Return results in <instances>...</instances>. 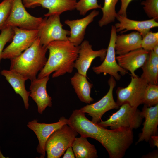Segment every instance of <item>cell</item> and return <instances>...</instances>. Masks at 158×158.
<instances>
[{
	"mask_svg": "<svg viewBox=\"0 0 158 158\" xmlns=\"http://www.w3.org/2000/svg\"><path fill=\"white\" fill-rule=\"evenodd\" d=\"M148 84L140 77L131 76V81L126 87H118L116 103L119 107L127 103L137 108L143 104L145 92Z\"/></svg>",
	"mask_w": 158,
	"mask_h": 158,
	"instance_id": "cell-7",
	"label": "cell"
},
{
	"mask_svg": "<svg viewBox=\"0 0 158 158\" xmlns=\"http://www.w3.org/2000/svg\"><path fill=\"white\" fill-rule=\"evenodd\" d=\"M86 77L77 72L70 80L71 84L80 100L85 103L90 104L94 101L90 96L93 85L88 81Z\"/></svg>",
	"mask_w": 158,
	"mask_h": 158,
	"instance_id": "cell-22",
	"label": "cell"
},
{
	"mask_svg": "<svg viewBox=\"0 0 158 158\" xmlns=\"http://www.w3.org/2000/svg\"><path fill=\"white\" fill-rule=\"evenodd\" d=\"M49 79V76H47L36 78L31 81L30 96L36 103L38 111L40 114H42L47 107L52 106V98L47 90V85Z\"/></svg>",
	"mask_w": 158,
	"mask_h": 158,
	"instance_id": "cell-14",
	"label": "cell"
},
{
	"mask_svg": "<svg viewBox=\"0 0 158 158\" xmlns=\"http://www.w3.org/2000/svg\"><path fill=\"white\" fill-rule=\"evenodd\" d=\"M92 47L88 41L83 40L79 45L78 57L75 62L74 68L77 70L78 72L86 77L93 61L99 57L102 61L107 51V49L104 48L94 51Z\"/></svg>",
	"mask_w": 158,
	"mask_h": 158,
	"instance_id": "cell-13",
	"label": "cell"
},
{
	"mask_svg": "<svg viewBox=\"0 0 158 158\" xmlns=\"http://www.w3.org/2000/svg\"><path fill=\"white\" fill-rule=\"evenodd\" d=\"M147 16L151 19L158 20V0H144L141 3Z\"/></svg>",
	"mask_w": 158,
	"mask_h": 158,
	"instance_id": "cell-28",
	"label": "cell"
},
{
	"mask_svg": "<svg viewBox=\"0 0 158 158\" xmlns=\"http://www.w3.org/2000/svg\"><path fill=\"white\" fill-rule=\"evenodd\" d=\"M68 119L64 117H61L56 122L51 123H40L36 119L29 122L27 126L36 134L39 141L36 150L44 158L45 155V149L46 142L49 136L56 130L65 124H67Z\"/></svg>",
	"mask_w": 158,
	"mask_h": 158,
	"instance_id": "cell-12",
	"label": "cell"
},
{
	"mask_svg": "<svg viewBox=\"0 0 158 158\" xmlns=\"http://www.w3.org/2000/svg\"><path fill=\"white\" fill-rule=\"evenodd\" d=\"M43 18L30 14L26 10L22 0H13L11 11L4 28L17 27L27 30H38Z\"/></svg>",
	"mask_w": 158,
	"mask_h": 158,
	"instance_id": "cell-6",
	"label": "cell"
},
{
	"mask_svg": "<svg viewBox=\"0 0 158 158\" xmlns=\"http://www.w3.org/2000/svg\"><path fill=\"white\" fill-rule=\"evenodd\" d=\"M76 0H39L35 2L30 8L41 6L47 9L48 12L44 15L45 17L51 16H60L63 12L75 9Z\"/></svg>",
	"mask_w": 158,
	"mask_h": 158,
	"instance_id": "cell-21",
	"label": "cell"
},
{
	"mask_svg": "<svg viewBox=\"0 0 158 158\" xmlns=\"http://www.w3.org/2000/svg\"><path fill=\"white\" fill-rule=\"evenodd\" d=\"M38 30V37L40 43L46 46L54 41H68V36L70 33V31L63 28L59 15L43 18Z\"/></svg>",
	"mask_w": 158,
	"mask_h": 158,
	"instance_id": "cell-9",
	"label": "cell"
},
{
	"mask_svg": "<svg viewBox=\"0 0 158 158\" xmlns=\"http://www.w3.org/2000/svg\"><path fill=\"white\" fill-rule=\"evenodd\" d=\"M141 114L143 118H145V121L137 143L143 141L148 142L151 136L156 135L158 125V104L151 107L144 104Z\"/></svg>",
	"mask_w": 158,
	"mask_h": 158,
	"instance_id": "cell-18",
	"label": "cell"
},
{
	"mask_svg": "<svg viewBox=\"0 0 158 158\" xmlns=\"http://www.w3.org/2000/svg\"><path fill=\"white\" fill-rule=\"evenodd\" d=\"M158 45V32H153L150 31L142 37L141 48L149 51L153 50L154 47Z\"/></svg>",
	"mask_w": 158,
	"mask_h": 158,
	"instance_id": "cell-29",
	"label": "cell"
},
{
	"mask_svg": "<svg viewBox=\"0 0 158 158\" xmlns=\"http://www.w3.org/2000/svg\"><path fill=\"white\" fill-rule=\"evenodd\" d=\"M39 0H23L22 2L25 7L30 8L31 6L35 2Z\"/></svg>",
	"mask_w": 158,
	"mask_h": 158,
	"instance_id": "cell-34",
	"label": "cell"
},
{
	"mask_svg": "<svg viewBox=\"0 0 158 158\" xmlns=\"http://www.w3.org/2000/svg\"><path fill=\"white\" fill-rule=\"evenodd\" d=\"M0 74L4 76L11 85L15 93L22 98L25 108L28 109L29 106V97L30 91H27L25 83L27 79L20 74L12 70H3Z\"/></svg>",
	"mask_w": 158,
	"mask_h": 158,
	"instance_id": "cell-20",
	"label": "cell"
},
{
	"mask_svg": "<svg viewBox=\"0 0 158 158\" xmlns=\"http://www.w3.org/2000/svg\"><path fill=\"white\" fill-rule=\"evenodd\" d=\"M67 124L81 136L99 141L106 149L110 158H123L133 142V130L107 129L90 121L80 109L73 111Z\"/></svg>",
	"mask_w": 158,
	"mask_h": 158,
	"instance_id": "cell-1",
	"label": "cell"
},
{
	"mask_svg": "<svg viewBox=\"0 0 158 158\" xmlns=\"http://www.w3.org/2000/svg\"><path fill=\"white\" fill-rule=\"evenodd\" d=\"M149 51L140 48L125 54L116 57L118 64L122 68L129 71L132 76H138L135 71L144 65L149 56Z\"/></svg>",
	"mask_w": 158,
	"mask_h": 158,
	"instance_id": "cell-16",
	"label": "cell"
},
{
	"mask_svg": "<svg viewBox=\"0 0 158 158\" xmlns=\"http://www.w3.org/2000/svg\"><path fill=\"white\" fill-rule=\"evenodd\" d=\"M102 6L98 4L97 0H80L77 2L75 9L80 15L84 16L90 10L101 9Z\"/></svg>",
	"mask_w": 158,
	"mask_h": 158,
	"instance_id": "cell-27",
	"label": "cell"
},
{
	"mask_svg": "<svg viewBox=\"0 0 158 158\" xmlns=\"http://www.w3.org/2000/svg\"><path fill=\"white\" fill-rule=\"evenodd\" d=\"M151 138L153 140L154 145V146L158 147V136L153 135L151 136Z\"/></svg>",
	"mask_w": 158,
	"mask_h": 158,
	"instance_id": "cell-35",
	"label": "cell"
},
{
	"mask_svg": "<svg viewBox=\"0 0 158 158\" xmlns=\"http://www.w3.org/2000/svg\"><path fill=\"white\" fill-rule=\"evenodd\" d=\"M141 68L142 73L140 77L148 84L158 85V56L153 50L149 51L148 57Z\"/></svg>",
	"mask_w": 158,
	"mask_h": 158,
	"instance_id": "cell-23",
	"label": "cell"
},
{
	"mask_svg": "<svg viewBox=\"0 0 158 158\" xmlns=\"http://www.w3.org/2000/svg\"><path fill=\"white\" fill-rule=\"evenodd\" d=\"M117 32L114 25H112L110 40L107 49L105 57L100 65L93 66L92 69L97 74H108L113 77L116 80H119L122 75L128 73V71L121 67L117 63L116 59L115 44Z\"/></svg>",
	"mask_w": 158,
	"mask_h": 158,
	"instance_id": "cell-8",
	"label": "cell"
},
{
	"mask_svg": "<svg viewBox=\"0 0 158 158\" xmlns=\"http://www.w3.org/2000/svg\"><path fill=\"white\" fill-rule=\"evenodd\" d=\"M143 104L148 107L158 104V85L148 84L144 93Z\"/></svg>",
	"mask_w": 158,
	"mask_h": 158,
	"instance_id": "cell-26",
	"label": "cell"
},
{
	"mask_svg": "<svg viewBox=\"0 0 158 158\" xmlns=\"http://www.w3.org/2000/svg\"><path fill=\"white\" fill-rule=\"evenodd\" d=\"M1 31L0 34V70L1 54L4 47L7 42L12 40L14 35V31L12 27H6Z\"/></svg>",
	"mask_w": 158,
	"mask_h": 158,
	"instance_id": "cell-31",
	"label": "cell"
},
{
	"mask_svg": "<svg viewBox=\"0 0 158 158\" xmlns=\"http://www.w3.org/2000/svg\"><path fill=\"white\" fill-rule=\"evenodd\" d=\"M47 47L49 51V57L37 78L49 76L53 73V78L72 73L78 57L79 46H75L68 41L55 40L49 43Z\"/></svg>",
	"mask_w": 158,
	"mask_h": 158,
	"instance_id": "cell-2",
	"label": "cell"
},
{
	"mask_svg": "<svg viewBox=\"0 0 158 158\" xmlns=\"http://www.w3.org/2000/svg\"><path fill=\"white\" fill-rule=\"evenodd\" d=\"M47 46L42 45L38 37L28 49L11 60L10 69L20 74L31 81L44 66L47 59Z\"/></svg>",
	"mask_w": 158,
	"mask_h": 158,
	"instance_id": "cell-3",
	"label": "cell"
},
{
	"mask_svg": "<svg viewBox=\"0 0 158 158\" xmlns=\"http://www.w3.org/2000/svg\"><path fill=\"white\" fill-rule=\"evenodd\" d=\"M108 83L109 88L105 95L98 101L87 104L80 109L91 116V121L94 123L100 121L102 116L107 111L113 109H118L119 107L115 101L113 96V90L116 85V80L110 75Z\"/></svg>",
	"mask_w": 158,
	"mask_h": 158,
	"instance_id": "cell-11",
	"label": "cell"
},
{
	"mask_svg": "<svg viewBox=\"0 0 158 158\" xmlns=\"http://www.w3.org/2000/svg\"><path fill=\"white\" fill-rule=\"evenodd\" d=\"M118 22L114 25L117 32L122 33L127 31L134 30L139 32L142 37L150 31L152 28L158 27V23L154 19L139 21L128 18L117 14L116 17Z\"/></svg>",
	"mask_w": 158,
	"mask_h": 158,
	"instance_id": "cell-17",
	"label": "cell"
},
{
	"mask_svg": "<svg viewBox=\"0 0 158 158\" xmlns=\"http://www.w3.org/2000/svg\"><path fill=\"white\" fill-rule=\"evenodd\" d=\"M78 133L67 124L54 131L47 140L45 146L48 158H59L72 146Z\"/></svg>",
	"mask_w": 158,
	"mask_h": 158,
	"instance_id": "cell-5",
	"label": "cell"
},
{
	"mask_svg": "<svg viewBox=\"0 0 158 158\" xmlns=\"http://www.w3.org/2000/svg\"><path fill=\"white\" fill-rule=\"evenodd\" d=\"M63 158H75V154L73 150L72 146L68 147L64 154Z\"/></svg>",
	"mask_w": 158,
	"mask_h": 158,
	"instance_id": "cell-33",
	"label": "cell"
},
{
	"mask_svg": "<svg viewBox=\"0 0 158 158\" xmlns=\"http://www.w3.org/2000/svg\"><path fill=\"white\" fill-rule=\"evenodd\" d=\"M99 14V11L94 10L89 15L83 18L66 20L65 23L68 25L70 29L68 41L75 46H79L83 41L87 27Z\"/></svg>",
	"mask_w": 158,
	"mask_h": 158,
	"instance_id": "cell-15",
	"label": "cell"
},
{
	"mask_svg": "<svg viewBox=\"0 0 158 158\" xmlns=\"http://www.w3.org/2000/svg\"><path fill=\"white\" fill-rule=\"evenodd\" d=\"M142 36L138 32L117 35L115 44L116 54L118 55L141 48Z\"/></svg>",
	"mask_w": 158,
	"mask_h": 158,
	"instance_id": "cell-19",
	"label": "cell"
},
{
	"mask_svg": "<svg viewBox=\"0 0 158 158\" xmlns=\"http://www.w3.org/2000/svg\"><path fill=\"white\" fill-rule=\"evenodd\" d=\"M143 118L137 108L126 103L121 105L119 109L107 120H101L97 123L104 128L109 126L111 130L126 128L133 130L140 127Z\"/></svg>",
	"mask_w": 158,
	"mask_h": 158,
	"instance_id": "cell-4",
	"label": "cell"
},
{
	"mask_svg": "<svg viewBox=\"0 0 158 158\" xmlns=\"http://www.w3.org/2000/svg\"><path fill=\"white\" fill-rule=\"evenodd\" d=\"M133 0H120L121 6L117 13L118 15L127 16V10L130 3Z\"/></svg>",
	"mask_w": 158,
	"mask_h": 158,
	"instance_id": "cell-32",
	"label": "cell"
},
{
	"mask_svg": "<svg viewBox=\"0 0 158 158\" xmlns=\"http://www.w3.org/2000/svg\"><path fill=\"white\" fill-rule=\"evenodd\" d=\"M13 0H3L0 3V30L4 28L10 14Z\"/></svg>",
	"mask_w": 158,
	"mask_h": 158,
	"instance_id": "cell-30",
	"label": "cell"
},
{
	"mask_svg": "<svg viewBox=\"0 0 158 158\" xmlns=\"http://www.w3.org/2000/svg\"><path fill=\"white\" fill-rule=\"evenodd\" d=\"M153 51L154 53L157 55L158 56V45L155 46L153 49Z\"/></svg>",
	"mask_w": 158,
	"mask_h": 158,
	"instance_id": "cell-36",
	"label": "cell"
},
{
	"mask_svg": "<svg viewBox=\"0 0 158 158\" xmlns=\"http://www.w3.org/2000/svg\"><path fill=\"white\" fill-rule=\"evenodd\" d=\"M0 158H6V157H5L1 153V150H0Z\"/></svg>",
	"mask_w": 158,
	"mask_h": 158,
	"instance_id": "cell-37",
	"label": "cell"
},
{
	"mask_svg": "<svg viewBox=\"0 0 158 158\" xmlns=\"http://www.w3.org/2000/svg\"><path fill=\"white\" fill-rule=\"evenodd\" d=\"M72 147L76 158H96L98 157L95 146L90 143L87 138L81 136L75 137Z\"/></svg>",
	"mask_w": 158,
	"mask_h": 158,
	"instance_id": "cell-24",
	"label": "cell"
},
{
	"mask_svg": "<svg viewBox=\"0 0 158 158\" xmlns=\"http://www.w3.org/2000/svg\"><path fill=\"white\" fill-rule=\"evenodd\" d=\"M118 0H104L101 9L102 16L98 22L99 26L102 27L114 22L117 15L115 7Z\"/></svg>",
	"mask_w": 158,
	"mask_h": 158,
	"instance_id": "cell-25",
	"label": "cell"
},
{
	"mask_svg": "<svg viewBox=\"0 0 158 158\" xmlns=\"http://www.w3.org/2000/svg\"><path fill=\"white\" fill-rule=\"evenodd\" d=\"M14 35L11 43L3 51L2 59H11L29 47L38 37V30H27L12 27Z\"/></svg>",
	"mask_w": 158,
	"mask_h": 158,
	"instance_id": "cell-10",
	"label": "cell"
}]
</instances>
